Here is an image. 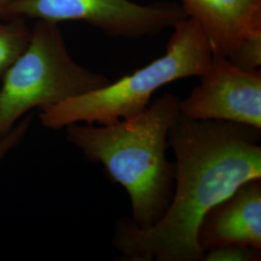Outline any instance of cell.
Returning a JSON list of instances; mask_svg holds the SVG:
<instances>
[{"label": "cell", "mask_w": 261, "mask_h": 261, "mask_svg": "<svg viewBox=\"0 0 261 261\" xmlns=\"http://www.w3.org/2000/svg\"><path fill=\"white\" fill-rule=\"evenodd\" d=\"M260 130L179 113L168 133L176 162L167 212L149 228L116 221L112 242L125 261H202L197 232L206 213L243 184L261 179Z\"/></svg>", "instance_id": "cell-1"}, {"label": "cell", "mask_w": 261, "mask_h": 261, "mask_svg": "<svg viewBox=\"0 0 261 261\" xmlns=\"http://www.w3.org/2000/svg\"><path fill=\"white\" fill-rule=\"evenodd\" d=\"M179 103L175 95L166 93L130 118L110 125L65 127L68 141L103 165L108 177L128 193L130 219L140 228L159 222L172 198L175 164L168 161L167 149Z\"/></svg>", "instance_id": "cell-2"}, {"label": "cell", "mask_w": 261, "mask_h": 261, "mask_svg": "<svg viewBox=\"0 0 261 261\" xmlns=\"http://www.w3.org/2000/svg\"><path fill=\"white\" fill-rule=\"evenodd\" d=\"M173 30L164 56L114 83L42 111L43 125L58 130L82 122L113 124L144 111L152 95L166 84L205 74L213 55L200 28L187 18Z\"/></svg>", "instance_id": "cell-3"}, {"label": "cell", "mask_w": 261, "mask_h": 261, "mask_svg": "<svg viewBox=\"0 0 261 261\" xmlns=\"http://www.w3.org/2000/svg\"><path fill=\"white\" fill-rule=\"evenodd\" d=\"M1 77L0 136L33 109L45 111L111 83L76 63L57 23L45 20L30 28L27 47Z\"/></svg>", "instance_id": "cell-4"}, {"label": "cell", "mask_w": 261, "mask_h": 261, "mask_svg": "<svg viewBox=\"0 0 261 261\" xmlns=\"http://www.w3.org/2000/svg\"><path fill=\"white\" fill-rule=\"evenodd\" d=\"M0 18L55 23L80 20L110 35L137 39L173 28L187 15L174 2L140 5L130 0H10L0 6Z\"/></svg>", "instance_id": "cell-5"}, {"label": "cell", "mask_w": 261, "mask_h": 261, "mask_svg": "<svg viewBox=\"0 0 261 261\" xmlns=\"http://www.w3.org/2000/svg\"><path fill=\"white\" fill-rule=\"evenodd\" d=\"M179 111L198 120L232 122L261 130V72L245 71L224 57H214Z\"/></svg>", "instance_id": "cell-6"}, {"label": "cell", "mask_w": 261, "mask_h": 261, "mask_svg": "<svg viewBox=\"0 0 261 261\" xmlns=\"http://www.w3.org/2000/svg\"><path fill=\"white\" fill-rule=\"evenodd\" d=\"M197 242L205 252L227 245L261 250V179H253L211 208L202 219Z\"/></svg>", "instance_id": "cell-7"}, {"label": "cell", "mask_w": 261, "mask_h": 261, "mask_svg": "<svg viewBox=\"0 0 261 261\" xmlns=\"http://www.w3.org/2000/svg\"><path fill=\"white\" fill-rule=\"evenodd\" d=\"M214 57L228 58L245 38L261 31V0H181Z\"/></svg>", "instance_id": "cell-8"}, {"label": "cell", "mask_w": 261, "mask_h": 261, "mask_svg": "<svg viewBox=\"0 0 261 261\" xmlns=\"http://www.w3.org/2000/svg\"><path fill=\"white\" fill-rule=\"evenodd\" d=\"M8 20L0 22V76L27 47L30 36V28L24 19Z\"/></svg>", "instance_id": "cell-9"}, {"label": "cell", "mask_w": 261, "mask_h": 261, "mask_svg": "<svg viewBox=\"0 0 261 261\" xmlns=\"http://www.w3.org/2000/svg\"><path fill=\"white\" fill-rule=\"evenodd\" d=\"M229 62L245 71L259 70L261 65V31L245 38L228 58Z\"/></svg>", "instance_id": "cell-10"}, {"label": "cell", "mask_w": 261, "mask_h": 261, "mask_svg": "<svg viewBox=\"0 0 261 261\" xmlns=\"http://www.w3.org/2000/svg\"><path fill=\"white\" fill-rule=\"evenodd\" d=\"M261 250L242 245H227L209 250L204 254V261L260 260Z\"/></svg>", "instance_id": "cell-11"}, {"label": "cell", "mask_w": 261, "mask_h": 261, "mask_svg": "<svg viewBox=\"0 0 261 261\" xmlns=\"http://www.w3.org/2000/svg\"><path fill=\"white\" fill-rule=\"evenodd\" d=\"M30 123V117L21 119L11 130L0 136V162L16 147L25 136Z\"/></svg>", "instance_id": "cell-12"}, {"label": "cell", "mask_w": 261, "mask_h": 261, "mask_svg": "<svg viewBox=\"0 0 261 261\" xmlns=\"http://www.w3.org/2000/svg\"><path fill=\"white\" fill-rule=\"evenodd\" d=\"M10 0H0V6H2V5H4V4H6L7 2H9Z\"/></svg>", "instance_id": "cell-13"}]
</instances>
